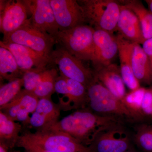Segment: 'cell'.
<instances>
[{
    "instance_id": "ba28073f",
    "label": "cell",
    "mask_w": 152,
    "mask_h": 152,
    "mask_svg": "<svg viewBox=\"0 0 152 152\" xmlns=\"http://www.w3.org/2000/svg\"><path fill=\"white\" fill-rule=\"evenodd\" d=\"M88 147L91 152H125L132 150L131 137L124 124H117L103 131Z\"/></svg>"
},
{
    "instance_id": "2e32d148",
    "label": "cell",
    "mask_w": 152,
    "mask_h": 152,
    "mask_svg": "<svg viewBox=\"0 0 152 152\" xmlns=\"http://www.w3.org/2000/svg\"><path fill=\"white\" fill-rule=\"evenodd\" d=\"M117 31L119 35L132 42L140 45L145 41L138 18L131 9L122 4H121Z\"/></svg>"
},
{
    "instance_id": "1f68e13d",
    "label": "cell",
    "mask_w": 152,
    "mask_h": 152,
    "mask_svg": "<svg viewBox=\"0 0 152 152\" xmlns=\"http://www.w3.org/2000/svg\"><path fill=\"white\" fill-rule=\"evenodd\" d=\"M9 148L4 144L0 143V152H9Z\"/></svg>"
},
{
    "instance_id": "f1b7e54d",
    "label": "cell",
    "mask_w": 152,
    "mask_h": 152,
    "mask_svg": "<svg viewBox=\"0 0 152 152\" xmlns=\"http://www.w3.org/2000/svg\"><path fill=\"white\" fill-rule=\"evenodd\" d=\"M142 110L145 118L152 119V87L146 89L142 102Z\"/></svg>"
},
{
    "instance_id": "d6986e66",
    "label": "cell",
    "mask_w": 152,
    "mask_h": 152,
    "mask_svg": "<svg viewBox=\"0 0 152 152\" xmlns=\"http://www.w3.org/2000/svg\"><path fill=\"white\" fill-rule=\"evenodd\" d=\"M65 77L67 82L69 94L64 100L58 103L61 110L68 111L88 108V98L86 87L77 81Z\"/></svg>"
},
{
    "instance_id": "4fadbf2b",
    "label": "cell",
    "mask_w": 152,
    "mask_h": 152,
    "mask_svg": "<svg viewBox=\"0 0 152 152\" xmlns=\"http://www.w3.org/2000/svg\"><path fill=\"white\" fill-rule=\"evenodd\" d=\"M94 41V56L91 61L95 69L113 64L112 62L118 53L116 36L105 31L95 30Z\"/></svg>"
},
{
    "instance_id": "ac0fdd59",
    "label": "cell",
    "mask_w": 152,
    "mask_h": 152,
    "mask_svg": "<svg viewBox=\"0 0 152 152\" xmlns=\"http://www.w3.org/2000/svg\"><path fill=\"white\" fill-rule=\"evenodd\" d=\"M95 78L121 100L126 95L125 85L123 81L121 70L116 64L95 69Z\"/></svg>"
},
{
    "instance_id": "603a6c76",
    "label": "cell",
    "mask_w": 152,
    "mask_h": 152,
    "mask_svg": "<svg viewBox=\"0 0 152 152\" xmlns=\"http://www.w3.org/2000/svg\"><path fill=\"white\" fill-rule=\"evenodd\" d=\"M135 13L140 20L144 39L145 40L152 38V13L138 1L121 2Z\"/></svg>"
},
{
    "instance_id": "3957f363",
    "label": "cell",
    "mask_w": 152,
    "mask_h": 152,
    "mask_svg": "<svg viewBox=\"0 0 152 152\" xmlns=\"http://www.w3.org/2000/svg\"><path fill=\"white\" fill-rule=\"evenodd\" d=\"M88 108L102 116L112 117L126 123L137 121L121 99L113 94L96 79L87 88Z\"/></svg>"
},
{
    "instance_id": "83f0119b",
    "label": "cell",
    "mask_w": 152,
    "mask_h": 152,
    "mask_svg": "<svg viewBox=\"0 0 152 152\" xmlns=\"http://www.w3.org/2000/svg\"><path fill=\"white\" fill-rule=\"evenodd\" d=\"M47 69V67L37 68L24 72L22 77L24 89L33 92L39 83L44 71Z\"/></svg>"
},
{
    "instance_id": "e0dca14e",
    "label": "cell",
    "mask_w": 152,
    "mask_h": 152,
    "mask_svg": "<svg viewBox=\"0 0 152 152\" xmlns=\"http://www.w3.org/2000/svg\"><path fill=\"white\" fill-rule=\"evenodd\" d=\"M116 37L118 46L122 77L125 85L131 91H134L141 87L140 82L134 75L132 66L134 43L126 39L120 35H117Z\"/></svg>"
},
{
    "instance_id": "d6a6232c",
    "label": "cell",
    "mask_w": 152,
    "mask_h": 152,
    "mask_svg": "<svg viewBox=\"0 0 152 152\" xmlns=\"http://www.w3.org/2000/svg\"><path fill=\"white\" fill-rule=\"evenodd\" d=\"M148 5L149 10L152 13V0H149V1H146Z\"/></svg>"
},
{
    "instance_id": "9a60e30c",
    "label": "cell",
    "mask_w": 152,
    "mask_h": 152,
    "mask_svg": "<svg viewBox=\"0 0 152 152\" xmlns=\"http://www.w3.org/2000/svg\"><path fill=\"white\" fill-rule=\"evenodd\" d=\"M61 111L51 98L39 99L35 110L31 115L29 128L36 131L47 129L59 121Z\"/></svg>"
},
{
    "instance_id": "7402d4cb",
    "label": "cell",
    "mask_w": 152,
    "mask_h": 152,
    "mask_svg": "<svg viewBox=\"0 0 152 152\" xmlns=\"http://www.w3.org/2000/svg\"><path fill=\"white\" fill-rule=\"evenodd\" d=\"M23 73L19 69L15 57L9 50L0 47V76L1 79L10 81L22 78Z\"/></svg>"
},
{
    "instance_id": "6da1fadb",
    "label": "cell",
    "mask_w": 152,
    "mask_h": 152,
    "mask_svg": "<svg viewBox=\"0 0 152 152\" xmlns=\"http://www.w3.org/2000/svg\"><path fill=\"white\" fill-rule=\"evenodd\" d=\"M120 124H125L115 118L99 115L86 108L76 110L45 130L65 133L88 147L103 131Z\"/></svg>"
},
{
    "instance_id": "8fae6325",
    "label": "cell",
    "mask_w": 152,
    "mask_h": 152,
    "mask_svg": "<svg viewBox=\"0 0 152 152\" xmlns=\"http://www.w3.org/2000/svg\"><path fill=\"white\" fill-rule=\"evenodd\" d=\"M27 7L23 1H1L0 30L5 38L18 29L28 20Z\"/></svg>"
},
{
    "instance_id": "52a82bcc",
    "label": "cell",
    "mask_w": 152,
    "mask_h": 152,
    "mask_svg": "<svg viewBox=\"0 0 152 152\" xmlns=\"http://www.w3.org/2000/svg\"><path fill=\"white\" fill-rule=\"evenodd\" d=\"M49 61L50 64L57 66L60 74L81 83L87 88L94 80V72L86 67L82 61L62 47H58L53 51Z\"/></svg>"
},
{
    "instance_id": "836d02e7",
    "label": "cell",
    "mask_w": 152,
    "mask_h": 152,
    "mask_svg": "<svg viewBox=\"0 0 152 152\" xmlns=\"http://www.w3.org/2000/svg\"><path fill=\"white\" fill-rule=\"evenodd\" d=\"M125 152H136L134 151H133V150H129V151H127Z\"/></svg>"
},
{
    "instance_id": "e575fe53",
    "label": "cell",
    "mask_w": 152,
    "mask_h": 152,
    "mask_svg": "<svg viewBox=\"0 0 152 152\" xmlns=\"http://www.w3.org/2000/svg\"><path fill=\"white\" fill-rule=\"evenodd\" d=\"M12 152H21L20 151H13Z\"/></svg>"
},
{
    "instance_id": "7a4b0ae2",
    "label": "cell",
    "mask_w": 152,
    "mask_h": 152,
    "mask_svg": "<svg viewBox=\"0 0 152 152\" xmlns=\"http://www.w3.org/2000/svg\"><path fill=\"white\" fill-rule=\"evenodd\" d=\"M16 146H32L52 152H91L89 147L80 143L69 135L60 131L25 130Z\"/></svg>"
},
{
    "instance_id": "9c48e42d",
    "label": "cell",
    "mask_w": 152,
    "mask_h": 152,
    "mask_svg": "<svg viewBox=\"0 0 152 152\" xmlns=\"http://www.w3.org/2000/svg\"><path fill=\"white\" fill-rule=\"evenodd\" d=\"M31 15L32 25L55 39L59 31L50 0H23Z\"/></svg>"
},
{
    "instance_id": "44dd1931",
    "label": "cell",
    "mask_w": 152,
    "mask_h": 152,
    "mask_svg": "<svg viewBox=\"0 0 152 152\" xmlns=\"http://www.w3.org/2000/svg\"><path fill=\"white\" fill-rule=\"evenodd\" d=\"M23 126L0 111V143L12 149L18 141L21 134Z\"/></svg>"
},
{
    "instance_id": "8992f818",
    "label": "cell",
    "mask_w": 152,
    "mask_h": 152,
    "mask_svg": "<svg viewBox=\"0 0 152 152\" xmlns=\"http://www.w3.org/2000/svg\"><path fill=\"white\" fill-rule=\"evenodd\" d=\"M2 42L28 47L49 60L56 42L52 36L34 27L30 19L18 29L3 38Z\"/></svg>"
},
{
    "instance_id": "cb8c5ba5",
    "label": "cell",
    "mask_w": 152,
    "mask_h": 152,
    "mask_svg": "<svg viewBox=\"0 0 152 152\" xmlns=\"http://www.w3.org/2000/svg\"><path fill=\"white\" fill-rule=\"evenodd\" d=\"M58 77L56 69H47L44 71L41 81L33 93L39 99L51 98L52 94L55 93V84Z\"/></svg>"
},
{
    "instance_id": "ffe728a7",
    "label": "cell",
    "mask_w": 152,
    "mask_h": 152,
    "mask_svg": "<svg viewBox=\"0 0 152 152\" xmlns=\"http://www.w3.org/2000/svg\"><path fill=\"white\" fill-rule=\"evenodd\" d=\"M132 66L134 75L140 83H152V68L148 57L140 45L133 44Z\"/></svg>"
},
{
    "instance_id": "30bf717a",
    "label": "cell",
    "mask_w": 152,
    "mask_h": 152,
    "mask_svg": "<svg viewBox=\"0 0 152 152\" xmlns=\"http://www.w3.org/2000/svg\"><path fill=\"white\" fill-rule=\"evenodd\" d=\"M50 2L59 31L86 23L83 10L77 1L50 0Z\"/></svg>"
},
{
    "instance_id": "f546056e",
    "label": "cell",
    "mask_w": 152,
    "mask_h": 152,
    "mask_svg": "<svg viewBox=\"0 0 152 152\" xmlns=\"http://www.w3.org/2000/svg\"><path fill=\"white\" fill-rule=\"evenodd\" d=\"M142 48L149 58L152 68V38L145 41Z\"/></svg>"
},
{
    "instance_id": "5bb4252c",
    "label": "cell",
    "mask_w": 152,
    "mask_h": 152,
    "mask_svg": "<svg viewBox=\"0 0 152 152\" xmlns=\"http://www.w3.org/2000/svg\"><path fill=\"white\" fill-rule=\"evenodd\" d=\"M1 47L11 52L23 73L37 68H45L50 64L49 60L28 47L1 41Z\"/></svg>"
},
{
    "instance_id": "4316f807",
    "label": "cell",
    "mask_w": 152,
    "mask_h": 152,
    "mask_svg": "<svg viewBox=\"0 0 152 152\" xmlns=\"http://www.w3.org/2000/svg\"><path fill=\"white\" fill-rule=\"evenodd\" d=\"M134 140L144 152H152V127L147 125L139 126L134 136Z\"/></svg>"
},
{
    "instance_id": "5b68a950",
    "label": "cell",
    "mask_w": 152,
    "mask_h": 152,
    "mask_svg": "<svg viewBox=\"0 0 152 152\" xmlns=\"http://www.w3.org/2000/svg\"><path fill=\"white\" fill-rule=\"evenodd\" d=\"M95 29L83 24L70 29L59 31L56 42L71 54L82 61H92L94 52Z\"/></svg>"
},
{
    "instance_id": "d4e9b609",
    "label": "cell",
    "mask_w": 152,
    "mask_h": 152,
    "mask_svg": "<svg viewBox=\"0 0 152 152\" xmlns=\"http://www.w3.org/2000/svg\"><path fill=\"white\" fill-rule=\"evenodd\" d=\"M146 91V89L140 87L126 94L121 100L137 121L145 119L142 112V105Z\"/></svg>"
},
{
    "instance_id": "484cf974",
    "label": "cell",
    "mask_w": 152,
    "mask_h": 152,
    "mask_svg": "<svg viewBox=\"0 0 152 152\" xmlns=\"http://www.w3.org/2000/svg\"><path fill=\"white\" fill-rule=\"evenodd\" d=\"M23 87L22 78L14 79L0 87V110L15 99Z\"/></svg>"
},
{
    "instance_id": "4dcf8cb0",
    "label": "cell",
    "mask_w": 152,
    "mask_h": 152,
    "mask_svg": "<svg viewBox=\"0 0 152 152\" xmlns=\"http://www.w3.org/2000/svg\"><path fill=\"white\" fill-rule=\"evenodd\" d=\"M22 148L24 149V152H52L34 147L25 146Z\"/></svg>"
},
{
    "instance_id": "7c38bea8",
    "label": "cell",
    "mask_w": 152,
    "mask_h": 152,
    "mask_svg": "<svg viewBox=\"0 0 152 152\" xmlns=\"http://www.w3.org/2000/svg\"><path fill=\"white\" fill-rule=\"evenodd\" d=\"M39 100L34 93L23 89L13 101L0 110L12 120L20 123L26 129L29 127L30 115L35 110Z\"/></svg>"
},
{
    "instance_id": "277c9868",
    "label": "cell",
    "mask_w": 152,
    "mask_h": 152,
    "mask_svg": "<svg viewBox=\"0 0 152 152\" xmlns=\"http://www.w3.org/2000/svg\"><path fill=\"white\" fill-rule=\"evenodd\" d=\"M83 10L86 23L95 30L113 34L117 31L121 4L113 0L77 1Z\"/></svg>"
}]
</instances>
